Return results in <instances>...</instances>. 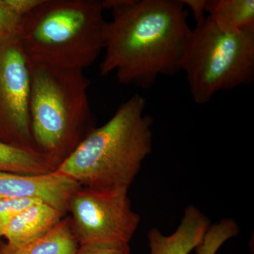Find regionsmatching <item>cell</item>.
<instances>
[{
    "instance_id": "6da1fadb",
    "label": "cell",
    "mask_w": 254,
    "mask_h": 254,
    "mask_svg": "<svg viewBox=\"0 0 254 254\" xmlns=\"http://www.w3.org/2000/svg\"><path fill=\"white\" fill-rule=\"evenodd\" d=\"M112 11L100 74L115 72L123 86L153 88L159 76H174L192 29L182 0H104Z\"/></svg>"
},
{
    "instance_id": "7a4b0ae2",
    "label": "cell",
    "mask_w": 254,
    "mask_h": 254,
    "mask_svg": "<svg viewBox=\"0 0 254 254\" xmlns=\"http://www.w3.org/2000/svg\"><path fill=\"white\" fill-rule=\"evenodd\" d=\"M136 94L105 125L95 127L57 167L81 187L128 190L152 151L153 118Z\"/></svg>"
},
{
    "instance_id": "3957f363",
    "label": "cell",
    "mask_w": 254,
    "mask_h": 254,
    "mask_svg": "<svg viewBox=\"0 0 254 254\" xmlns=\"http://www.w3.org/2000/svg\"><path fill=\"white\" fill-rule=\"evenodd\" d=\"M104 0H41L21 18L17 39L28 62L85 69L104 50Z\"/></svg>"
},
{
    "instance_id": "277c9868",
    "label": "cell",
    "mask_w": 254,
    "mask_h": 254,
    "mask_svg": "<svg viewBox=\"0 0 254 254\" xmlns=\"http://www.w3.org/2000/svg\"><path fill=\"white\" fill-rule=\"evenodd\" d=\"M29 63V113L36 149L57 167L95 127L83 70Z\"/></svg>"
},
{
    "instance_id": "5b68a950",
    "label": "cell",
    "mask_w": 254,
    "mask_h": 254,
    "mask_svg": "<svg viewBox=\"0 0 254 254\" xmlns=\"http://www.w3.org/2000/svg\"><path fill=\"white\" fill-rule=\"evenodd\" d=\"M195 103L254 81V31L227 33L208 16L192 29L182 63Z\"/></svg>"
},
{
    "instance_id": "8992f818",
    "label": "cell",
    "mask_w": 254,
    "mask_h": 254,
    "mask_svg": "<svg viewBox=\"0 0 254 254\" xmlns=\"http://www.w3.org/2000/svg\"><path fill=\"white\" fill-rule=\"evenodd\" d=\"M128 190L81 187L73 193L68 211L78 245L129 244L141 217Z\"/></svg>"
},
{
    "instance_id": "52a82bcc",
    "label": "cell",
    "mask_w": 254,
    "mask_h": 254,
    "mask_svg": "<svg viewBox=\"0 0 254 254\" xmlns=\"http://www.w3.org/2000/svg\"><path fill=\"white\" fill-rule=\"evenodd\" d=\"M30 83L29 63L17 37L1 42L0 141L38 150L31 133Z\"/></svg>"
},
{
    "instance_id": "ba28073f",
    "label": "cell",
    "mask_w": 254,
    "mask_h": 254,
    "mask_svg": "<svg viewBox=\"0 0 254 254\" xmlns=\"http://www.w3.org/2000/svg\"><path fill=\"white\" fill-rule=\"evenodd\" d=\"M81 185L56 170L41 175L0 172V200L11 198H34L58 209L68 211L73 193Z\"/></svg>"
},
{
    "instance_id": "9c48e42d",
    "label": "cell",
    "mask_w": 254,
    "mask_h": 254,
    "mask_svg": "<svg viewBox=\"0 0 254 254\" xmlns=\"http://www.w3.org/2000/svg\"><path fill=\"white\" fill-rule=\"evenodd\" d=\"M210 225L204 214L196 207L189 205L172 235L166 236L158 228L148 232L150 254H190L201 243Z\"/></svg>"
},
{
    "instance_id": "30bf717a",
    "label": "cell",
    "mask_w": 254,
    "mask_h": 254,
    "mask_svg": "<svg viewBox=\"0 0 254 254\" xmlns=\"http://www.w3.org/2000/svg\"><path fill=\"white\" fill-rule=\"evenodd\" d=\"M64 214L51 205L39 202L21 212L5 230L6 245L22 246L42 236L63 219Z\"/></svg>"
},
{
    "instance_id": "8fae6325",
    "label": "cell",
    "mask_w": 254,
    "mask_h": 254,
    "mask_svg": "<svg viewBox=\"0 0 254 254\" xmlns=\"http://www.w3.org/2000/svg\"><path fill=\"white\" fill-rule=\"evenodd\" d=\"M78 243L73 234L70 218L62 219L42 236L19 247L4 245L0 254H74Z\"/></svg>"
},
{
    "instance_id": "7c38bea8",
    "label": "cell",
    "mask_w": 254,
    "mask_h": 254,
    "mask_svg": "<svg viewBox=\"0 0 254 254\" xmlns=\"http://www.w3.org/2000/svg\"><path fill=\"white\" fill-rule=\"evenodd\" d=\"M206 12L222 31H254V0H207Z\"/></svg>"
},
{
    "instance_id": "4fadbf2b",
    "label": "cell",
    "mask_w": 254,
    "mask_h": 254,
    "mask_svg": "<svg viewBox=\"0 0 254 254\" xmlns=\"http://www.w3.org/2000/svg\"><path fill=\"white\" fill-rule=\"evenodd\" d=\"M56 168L48 157L38 150L0 141V172L41 175L52 173Z\"/></svg>"
},
{
    "instance_id": "5bb4252c",
    "label": "cell",
    "mask_w": 254,
    "mask_h": 254,
    "mask_svg": "<svg viewBox=\"0 0 254 254\" xmlns=\"http://www.w3.org/2000/svg\"><path fill=\"white\" fill-rule=\"evenodd\" d=\"M240 227L231 218L222 219L220 222L210 225L205 236L196 248V254H216L225 242L237 236Z\"/></svg>"
},
{
    "instance_id": "9a60e30c",
    "label": "cell",
    "mask_w": 254,
    "mask_h": 254,
    "mask_svg": "<svg viewBox=\"0 0 254 254\" xmlns=\"http://www.w3.org/2000/svg\"><path fill=\"white\" fill-rule=\"evenodd\" d=\"M22 18L12 0H0V43L16 36Z\"/></svg>"
},
{
    "instance_id": "2e32d148",
    "label": "cell",
    "mask_w": 254,
    "mask_h": 254,
    "mask_svg": "<svg viewBox=\"0 0 254 254\" xmlns=\"http://www.w3.org/2000/svg\"><path fill=\"white\" fill-rule=\"evenodd\" d=\"M39 202L43 201L34 198H11L0 200V237H3L10 222L18 215Z\"/></svg>"
},
{
    "instance_id": "e0dca14e",
    "label": "cell",
    "mask_w": 254,
    "mask_h": 254,
    "mask_svg": "<svg viewBox=\"0 0 254 254\" xmlns=\"http://www.w3.org/2000/svg\"><path fill=\"white\" fill-rule=\"evenodd\" d=\"M129 244L80 245L74 254H130Z\"/></svg>"
},
{
    "instance_id": "ac0fdd59",
    "label": "cell",
    "mask_w": 254,
    "mask_h": 254,
    "mask_svg": "<svg viewBox=\"0 0 254 254\" xmlns=\"http://www.w3.org/2000/svg\"><path fill=\"white\" fill-rule=\"evenodd\" d=\"M185 6H189L193 12L196 25L203 22L206 16L207 0H182Z\"/></svg>"
}]
</instances>
